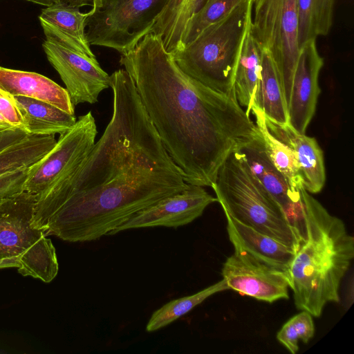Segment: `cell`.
<instances>
[{
    "label": "cell",
    "mask_w": 354,
    "mask_h": 354,
    "mask_svg": "<svg viewBox=\"0 0 354 354\" xmlns=\"http://www.w3.org/2000/svg\"><path fill=\"white\" fill-rule=\"evenodd\" d=\"M29 167L21 168L0 175V201L24 192Z\"/></svg>",
    "instance_id": "cell-31"
},
{
    "label": "cell",
    "mask_w": 354,
    "mask_h": 354,
    "mask_svg": "<svg viewBox=\"0 0 354 354\" xmlns=\"http://www.w3.org/2000/svg\"><path fill=\"white\" fill-rule=\"evenodd\" d=\"M19 266V255L0 259V268H18Z\"/></svg>",
    "instance_id": "cell-34"
},
{
    "label": "cell",
    "mask_w": 354,
    "mask_h": 354,
    "mask_svg": "<svg viewBox=\"0 0 354 354\" xmlns=\"http://www.w3.org/2000/svg\"><path fill=\"white\" fill-rule=\"evenodd\" d=\"M15 129L24 131L21 115L10 96L0 90V132Z\"/></svg>",
    "instance_id": "cell-30"
},
{
    "label": "cell",
    "mask_w": 354,
    "mask_h": 354,
    "mask_svg": "<svg viewBox=\"0 0 354 354\" xmlns=\"http://www.w3.org/2000/svg\"><path fill=\"white\" fill-rule=\"evenodd\" d=\"M80 8L62 4L47 6L39 16L46 40L68 49L95 57L85 33L88 12Z\"/></svg>",
    "instance_id": "cell-15"
},
{
    "label": "cell",
    "mask_w": 354,
    "mask_h": 354,
    "mask_svg": "<svg viewBox=\"0 0 354 354\" xmlns=\"http://www.w3.org/2000/svg\"><path fill=\"white\" fill-rule=\"evenodd\" d=\"M97 133L91 111L79 117L53 149L28 168L24 190L38 196L77 168L93 147Z\"/></svg>",
    "instance_id": "cell-8"
},
{
    "label": "cell",
    "mask_w": 354,
    "mask_h": 354,
    "mask_svg": "<svg viewBox=\"0 0 354 354\" xmlns=\"http://www.w3.org/2000/svg\"><path fill=\"white\" fill-rule=\"evenodd\" d=\"M306 227L289 268L290 288L299 310L319 317L328 303L340 301L339 287L354 257V238L342 220L300 189Z\"/></svg>",
    "instance_id": "cell-3"
},
{
    "label": "cell",
    "mask_w": 354,
    "mask_h": 354,
    "mask_svg": "<svg viewBox=\"0 0 354 354\" xmlns=\"http://www.w3.org/2000/svg\"><path fill=\"white\" fill-rule=\"evenodd\" d=\"M39 5L50 6L55 4H62L75 7L92 6L93 0H26Z\"/></svg>",
    "instance_id": "cell-33"
},
{
    "label": "cell",
    "mask_w": 354,
    "mask_h": 354,
    "mask_svg": "<svg viewBox=\"0 0 354 354\" xmlns=\"http://www.w3.org/2000/svg\"><path fill=\"white\" fill-rule=\"evenodd\" d=\"M188 185L174 162L149 156L109 171L97 186L72 195L39 229L66 241H95Z\"/></svg>",
    "instance_id": "cell-2"
},
{
    "label": "cell",
    "mask_w": 354,
    "mask_h": 354,
    "mask_svg": "<svg viewBox=\"0 0 354 354\" xmlns=\"http://www.w3.org/2000/svg\"><path fill=\"white\" fill-rule=\"evenodd\" d=\"M224 212L229 239L235 251L245 252L258 260L286 272L295 252L288 245L247 226ZM289 274V272H288Z\"/></svg>",
    "instance_id": "cell-17"
},
{
    "label": "cell",
    "mask_w": 354,
    "mask_h": 354,
    "mask_svg": "<svg viewBox=\"0 0 354 354\" xmlns=\"http://www.w3.org/2000/svg\"><path fill=\"white\" fill-rule=\"evenodd\" d=\"M298 44L299 49L317 37L315 26V0H297Z\"/></svg>",
    "instance_id": "cell-29"
},
{
    "label": "cell",
    "mask_w": 354,
    "mask_h": 354,
    "mask_svg": "<svg viewBox=\"0 0 354 354\" xmlns=\"http://www.w3.org/2000/svg\"><path fill=\"white\" fill-rule=\"evenodd\" d=\"M18 272L23 276L51 282L57 276L59 265L55 248L50 239L41 236L19 255Z\"/></svg>",
    "instance_id": "cell-25"
},
{
    "label": "cell",
    "mask_w": 354,
    "mask_h": 354,
    "mask_svg": "<svg viewBox=\"0 0 354 354\" xmlns=\"http://www.w3.org/2000/svg\"><path fill=\"white\" fill-rule=\"evenodd\" d=\"M221 274L229 289L257 300L272 303L289 298L288 272L245 252L234 250L223 263Z\"/></svg>",
    "instance_id": "cell-9"
},
{
    "label": "cell",
    "mask_w": 354,
    "mask_h": 354,
    "mask_svg": "<svg viewBox=\"0 0 354 354\" xmlns=\"http://www.w3.org/2000/svg\"><path fill=\"white\" fill-rule=\"evenodd\" d=\"M8 96L19 109L24 131L29 135L58 133L61 136L76 123L75 114H70L50 103L22 96Z\"/></svg>",
    "instance_id": "cell-19"
},
{
    "label": "cell",
    "mask_w": 354,
    "mask_h": 354,
    "mask_svg": "<svg viewBox=\"0 0 354 354\" xmlns=\"http://www.w3.org/2000/svg\"><path fill=\"white\" fill-rule=\"evenodd\" d=\"M169 0H93L86 19L90 46L131 51L155 24Z\"/></svg>",
    "instance_id": "cell-6"
},
{
    "label": "cell",
    "mask_w": 354,
    "mask_h": 354,
    "mask_svg": "<svg viewBox=\"0 0 354 354\" xmlns=\"http://www.w3.org/2000/svg\"><path fill=\"white\" fill-rule=\"evenodd\" d=\"M251 111L255 116L265 153L272 165L293 189L303 188L301 168L292 149L271 133L266 125L265 115L259 108L253 106Z\"/></svg>",
    "instance_id": "cell-23"
},
{
    "label": "cell",
    "mask_w": 354,
    "mask_h": 354,
    "mask_svg": "<svg viewBox=\"0 0 354 354\" xmlns=\"http://www.w3.org/2000/svg\"><path fill=\"white\" fill-rule=\"evenodd\" d=\"M240 151L253 174L281 207L300 244L305 241L306 227L300 189H293L272 165L265 153L262 138Z\"/></svg>",
    "instance_id": "cell-12"
},
{
    "label": "cell",
    "mask_w": 354,
    "mask_h": 354,
    "mask_svg": "<svg viewBox=\"0 0 354 354\" xmlns=\"http://www.w3.org/2000/svg\"><path fill=\"white\" fill-rule=\"evenodd\" d=\"M0 90L11 96H22L50 103L75 114L67 90L41 74L0 66Z\"/></svg>",
    "instance_id": "cell-18"
},
{
    "label": "cell",
    "mask_w": 354,
    "mask_h": 354,
    "mask_svg": "<svg viewBox=\"0 0 354 354\" xmlns=\"http://www.w3.org/2000/svg\"><path fill=\"white\" fill-rule=\"evenodd\" d=\"M251 15L252 0H242L189 44L170 53L171 57L188 76L216 92L236 97L234 76Z\"/></svg>",
    "instance_id": "cell-4"
},
{
    "label": "cell",
    "mask_w": 354,
    "mask_h": 354,
    "mask_svg": "<svg viewBox=\"0 0 354 354\" xmlns=\"http://www.w3.org/2000/svg\"><path fill=\"white\" fill-rule=\"evenodd\" d=\"M36 201L26 191L0 201V259L19 255L46 236L31 225Z\"/></svg>",
    "instance_id": "cell-14"
},
{
    "label": "cell",
    "mask_w": 354,
    "mask_h": 354,
    "mask_svg": "<svg viewBox=\"0 0 354 354\" xmlns=\"http://www.w3.org/2000/svg\"><path fill=\"white\" fill-rule=\"evenodd\" d=\"M215 202H218L216 197L203 187L189 185L183 192L137 212L109 235L131 229L183 226L200 217L205 208Z\"/></svg>",
    "instance_id": "cell-11"
},
{
    "label": "cell",
    "mask_w": 354,
    "mask_h": 354,
    "mask_svg": "<svg viewBox=\"0 0 354 354\" xmlns=\"http://www.w3.org/2000/svg\"><path fill=\"white\" fill-rule=\"evenodd\" d=\"M28 134L23 129L9 130L0 132V151L10 145L22 140Z\"/></svg>",
    "instance_id": "cell-32"
},
{
    "label": "cell",
    "mask_w": 354,
    "mask_h": 354,
    "mask_svg": "<svg viewBox=\"0 0 354 354\" xmlns=\"http://www.w3.org/2000/svg\"><path fill=\"white\" fill-rule=\"evenodd\" d=\"M241 1L207 0L202 8L187 21L179 50L195 39L205 28L227 15Z\"/></svg>",
    "instance_id": "cell-27"
},
{
    "label": "cell",
    "mask_w": 354,
    "mask_h": 354,
    "mask_svg": "<svg viewBox=\"0 0 354 354\" xmlns=\"http://www.w3.org/2000/svg\"><path fill=\"white\" fill-rule=\"evenodd\" d=\"M47 59L66 86L73 106L94 104L100 93L109 87L110 75L96 57H91L45 40L42 44Z\"/></svg>",
    "instance_id": "cell-10"
},
{
    "label": "cell",
    "mask_w": 354,
    "mask_h": 354,
    "mask_svg": "<svg viewBox=\"0 0 354 354\" xmlns=\"http://www.w3.org/2000/svg\"><path fill=\"white\" fill-rule=\"evenodd\" d=\"M254 106L275 124L289 123L288 110L281 77L271 54L263 49L261 68Z\"/></svg>",
    "instance_id": "cell-20"
},
{
    "label": "cell",
    "mask_w": 354,
    "mask_h": 354,
    "mask_svg": "<svg viewBox=\"0 0 354 354\" xmlns=\"http://www.w3.org/2000/svg\"><path fill=\"white\" fill-rule=\"evenodd\" d=\"M250 32L272 55L283 84L288 110L299 55L297 0H252Z\"/></svg>",
    "instance_id": "cell-7"
},
{
    "label": "cell",
    "mask_w": 354,
    "mask_h": 354,
    "mask_svg": "<svg viewBox=\"0 0 354 354\" xmlns=\"http://www.w3.org/2000/svg\"><path fill=\"white\" fill-rule=\"evenodd\" d=\"M223 211L240 223L291 248L299 239L283 211L250 169L243 154L232 153L211 185Z\"/></svg>",
    "instance_id": "cell-5"
},
{
    "label": "cell",
    "mask_w": 354,
    "mask_h": 354,
    "mask_svg": "<svg viewBox=\"0 0 354 354\" xmlns=\"http://www.w3.org/2000/svg\"><path fill=\"white\" fill-rule=\"evenodd\" d=\"M120 63L136 88L161 142L188 185L211 187L233 153L261 138L236 98L188 76L158 35H146Z\"/></svg>",
    "instance_id": "cell-1"
},
{
    "label": "cell",
    "mask_w": 354,
    "mask_h": 354,
    "mask_svg": "<svg viewBox=\"0 0 354 354\" xmlns=\"http://www.w3.org/2000/svg\"><path fill=\"white\" fill-rule=\"evenodd\" d=\"M207 0H169L158 16L149 33L160 36L165 49L169 53L181 48L185 25Z\"/></svg>",
    "instance_id": "cell-22"
},
{
    "label": "cell",
    "mask_w": 354,
    "mask_h": 354,
    "mask_svg": "<svg viewBox=\"0 0 354 354\" xmlns=\"http://www.w3.org/2000/svg\"><path fill=\"white\" fill-rule=\"evenodd\" d=\"M315 334L313 316L306 310L291 317L277 334V340L292 354L299 351V342L307 344Z\"/></svg>",
    "instance_id": "cell-28"
},
{
    "label": "cell",
    "mask_w": 354,
    "mask_h": 354,
    "mask_svg": "<svg viewBox=\"0 0 354 354\" xmlns=\"http://www.w3.org/2000/svg\"><path fill=\"white\" fill-rule=\"evenodd\" d=\"M55 135H28L0 151V175L30 167L55 145Z\"/></svg>",
    "instance_id": "cell-24"
},
{
    "label": "cell",
    "mask_w": 354,
    "mask_h": 354,
    "mask_svg": "<svg viewBox=\"0 0 354 354\" xmlns=\"http://www.w3.org/2000/svg\"><path fill=\"white\" fill-rule=\"evenodd\" d=\"M229 290L223 279L217 283L189 296L174 299L156 310L151 316L147 326V332H153L171 324L187 314L209 297Z\"/></svg>",
    "instance_id": "cell-26"
},
{
    "label": "cell",
    "mask_w": 354,
    "mask_h": 354,
    "mask_svg": "<svg viewBox=\"0 0 354 354\" xmlns=\"http://www.w3.org/2000/svg\"><path fill=\"white\" fill-rule=\"evenodd\" d=\"M266 117V116H265ZM272 134L294 151L303 177V188L310 194H317L326 182L324 153L317 140L297 132L289 123L278 124L266 118Z\"/></svg>",
    "instance_id": "cell-16"
},
{
    "label": "cell",
    "mask_w": 354,
    "mask_h": 354,
    "mask_svg": "<svg viewBox=\"0 0 354 354\" xmlns=\"http://www.w3.org/2000/svg\"><path fill=\"white\" fill-rule=\"evenodd\" d=\"M323 65L315 39L307 41L300 48L288 105L289 124L301 134L306 133L315 113L321 92L318 77Z\"/></svg>",
    "instance_id": "cell-13"
},
{
    "label": "cell",
    "mask_w": 354,
    "mask_h": 354,
    "mask_svg": "<svg viewBox=\"0 0 354 354\" xmlns=\"http://www.w3.org/2000/svg\"><path fill=\"white\" fill-rule=\"evenodd\" d=\"M263 49L250 32V26L243 40L234 81L236 100L245 107L250 115L255 104V96L260 79Z\"/></svg>",
    "instance_id": "cell-21"
}]
</instances>
